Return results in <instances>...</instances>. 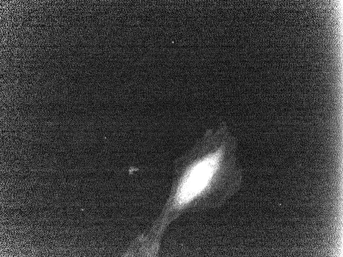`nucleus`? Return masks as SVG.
<instances>
[{"label": "nucleus", "instance_id": "1", "mask_svg": "<svg viewBox=\"0 0 343 257\" xmlns=\"http://www.w3.org/2000/svg\"><path fill=\"white\" fill-rule=\"evenodd\" d=\"M227 154L221 145L198 157L185 169L169 203L172 211H180L206 194L223 169Z\"/></svg>", "mask_w": 343, "mask_h": 257}]
</instances>
